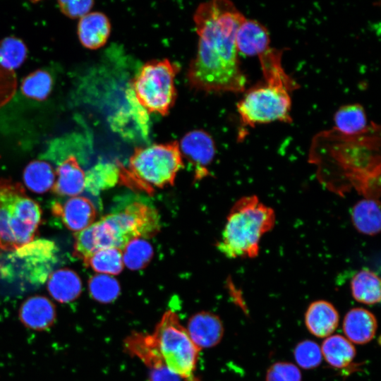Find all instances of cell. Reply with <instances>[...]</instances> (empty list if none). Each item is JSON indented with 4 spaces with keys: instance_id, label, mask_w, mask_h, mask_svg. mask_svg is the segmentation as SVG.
<instances>
[{
    "instance_id": "obj_20",
    "label": "cell",
    "mask_w": 381,
    "mask_h": 381,
    "mask_svg": "<svg viewBox=\"0 0 381 381\" xmlns=\"http://www.w3.org/2000/svg\"><path fill=\"white\" fill-rule=\"evenodd\" d=\"M356 229L365 235L375 236L381 227L380 203L378 199L365 198L357 202L351 213Z\"/></svg>"
},
{
    "instance_id": "obj_11",
    "label": "cell",
    "mask_w": 381,
    "mask_h": 381,
    "mask_svg": "<svg viewBox=\"0 0 381 381\" xmlns=\"http://www.w3.org/2000/svg\"><path fill=\"white\" fill-rule=\"evenodd\" d=\"M18 317L25 327L35 331H44L54 324L56 308L47 297L35 295L22 303Z\"/></svg>"
},
{
    "instance_id": "obj_5",
    "label": "cell",
    "mask_w": 381,
    "mask_h": 381,
    "mask_svg": "<svg viewBox=\"0 0 381 381\" xmlns=\"http://www.w3.org/2000/svg\"><path fill=\"white\" fill-rule=\"evenodd\" d=\"M182 167L179 143L154 144L135 150L128 168H121L120 181L129 186L151 193L156 188L173 185Z\"/></svg>"
},
{
    "instance_id": "obj_18",
    "label": "cell",
    "mask_w": 381,
    "mask_h": 381,
    "mask_svg": "<svg viewBox=\"0 0 381 381\" xmlns=\"http://www.w3.org/2000/svg\"><path fill=\"white\" fill-rule=\"evenodd\" d=\"M108 18L102 13H88L82 17L78 25V35L81 44L90 49L102 47L110 34Z\"/></svg>"
},
{
    "instance_id": "obj_32",
    "label": "cell",
    "mask_w": 381,
    "mask_h": 381,
    "mask_svg": "<svg viewBox=\"0 0 381 381\" xmlns=\"http://www.w3.org/2000/svg\"><path fill=\"white\" fill-rule=\"evenodd\" d=\"M265 381H302L300 369L292 363L279 361L267 369Z\"/></svg>"
},
{
    "instance_id": "obj_9",
    "label": "cell",
    "mask_w": 381,
    "mask_h": 381,
    "mask_svg": "<svg viewBox=\"0 0 381 381\" xmlns=\"http://www.w3.org/2000/svg\"><path fill=\"white\" fill-rule=\"evenodd\" d=\"M11 255L21 262V272L30 283H44L56 262L57 247L53 241L37 239L23 246Z\"/></svg>"
},
{
    "instance_id": "obj_17",
    "label": "cell",
    "mask_w": 381,
    "mask_h": 381,
    "mask_svg": "<svg viewBox=\"0 0 381 381\" xmlns=\"http://www.w3.org/2000/svg\"><path fill=\"white\" fill-rule=\"evenodd\" d=\"M55 175L52 191L57 195L75 196L85 188V173L73 155H68L59 164Z\"/></svg>"
},
{
    "instance_id": "obj_24",
    "label": "cell",
    "mask_w": 381,
    "mask_h": 381,
    "mask_svg": "<svg viewBox=\"0 0 381 381\" xmlns=\"http://www.w3.org/2000/svg\"><path fill=\"white\" fill-rule=\"evenodd\" d=\"M334 121L337 131L344 135H358L370 128L364 109L359 104L341 107L335 113Z\"/></svg>"
},
{
    "instance_id": "obj_13",
    "label": "cell",
    "mask_w": 381,
    "mask_h": 381,
    "mask_svg": "<svg viewBox=\"0 0 381 381\" xmlns=\"http://www.w3.org/2000/svg\"><path fill=\"white\" fill-rule=\"evenodd\" d=\"M54 214L61 217L64 224L75 232H79L93 224L96 210L92 202L85 197L75 196L63 205L55 203Z\"/></svg>"
},
{
    "instance_id": "obj_15",
    "label": "cell",
    "mask_w": 381,
    "mask_h": 381,
    "mask_svg": "<svg viewBox=\"0 0 381 381\" xmlns=\"http://www.w3.org/2000/svg\"><path fill=\"white\" fill-rule=\"evenodd\" d=\"M305 325L308 332L319 338L332 334L339 322V314L332 303L325 300L312 302L304 315Z\"/></svg>"
},
{
    "instance_id": "obj_22",
    "label": "cell",
    "mask_w": 381,
    "mask_h": 381,
    "mask_svg": "<svg viewBox=\"0 0 381 381\" xmlns=\"http://www.w3.org/2000/svg\"><path fill=\"white\" fill-rule=\"evenodd\" d=\"M350 288L353 298L358 303L372 306L380 301V279L369 269L358 271L352 277Z\"/></svg>"
},
{
    "instance_id": "obj_23",
    "label": "cell",
    "mask_w": 381,
    "mask_h": 381,
    "mask_svg": "<svg viewBox=\"0 0 381 381\" xmlns=\"http://www.w3.org/2000/svg\"><path fill=\"white\" fill-rule=\"evenodd\" d=\"M121 167L110 162H99L85 174V188L94 195L114 187L121 179Z\"/></svg>"
},
{
    "instance_id": "obj_27",
    "label": "cell",
    "mask_w": 381,
    "mask_h": 381,
    "mask_svg": "<svg viewBox=\"0 0 381 381\" xmlns=\"http://www.w3.org/2000/svg\"><path fill=\"white\" fill-rule=\"evenodd\" d=\"M53 79L46 71L38 69L28 75L22 81L20 90L27 97L43 101L49 95Z\"/></svg>"
},
{
    "instance_id": "obj_3",
    "label": "cell",
    "mask_w": 381,
    "mask_h": 381,
    "mask_svg": "<svg viewBox=\"0 0 381 381\" xmlns=\"http://www.w3.org/2000/svg\"><path fill=\"white\" fill-rule=\"evenodd\" d=\"M275 221L274 210L258 196L243 197L227 216L217 249L228 258H254L262 236L273 229Z\"/></svg>"
},
{
    "instance_id": "obj_28",
    "label": "cell",
    "mask_w": 381,
    "mask_h": 381,
    "mask_svg": "<svg viewBox=\"0 0 381 381\" xmlns=\"http://www.w3.org/2000/svg\"><path fill=\"white\" fill-rule=\"evenodd\" d=\"M123 264L130 270H138L146 266L153 255L152 246L143 238L129 241L123 248Z\"/></svg>"
},
{
    "instance_id": "obj_25",
    "label": "cell",
    "mask_w": 381,
    "mask_h": 381,
    "mask_svg": "<svg viewBox=\"0 0 381 381\" xmlns=\"http://www.w3.org/2000/svg\"><path fill=\"white\" fill-rule=\"evenodd\" d=\"M55 178L53 167L42 160L30 162L23 171V181L26 187L37 193H44L51 189Z\"/></svg>"
},
{
    "instance_id": "obj_26",
    "label": "cell",
    "mask_w": 381,
    "mask_h": 381,
    "mask_svg": "<svg viewBox=\"0 0 381 381\" xmlns=\"http://www.w3.org/2000/svg\"><path fill=\"white\" fill-rule=\"evenodd\" d=\"M85 264L99 274H118L123 267L122 250L116 248L99 250Z\"/></svg>"
},
{
    "instance_id": "obj_19",
    "label": "cell",
    "mask_w": 381,
    "mask_h": 381,
    "mask_svg": "<svg viewBox=\"0 0 381 381\" xmlns=\"http://www.w3.org/2000/svg\"><path fill=\"white\" fill-rule=\"evenodd\" d=\"M50 296L61 303L77 299L82 292V281L79 275L68 268H62L50 274L47 280Z\"/></svg>"
},
{
    "instance_id": "obj_34",
    "label": "cell",
    "mask_w": 381,
    "mask_h": 381,
    "mask_svg": "<svg viewBox=\"0 0 381 381\" xmlns=\"http://www.w3.org/2000/svg\"><path fill=\"white\" fill-rule=\"evenodd\" d=\"M61 11L71 18H82L89 13L94 2L92 1H59Z\"/></svg>"
},
{
    "instance_id": "obj_10",
    "label": "cell",
    "mask_w": 381,
    "mask_h": 381,
    "mask_svg": "<svg viewBox=\"0 0 381 381\" xmlns=\"http://www.w3.org/2000/svg\"><path fill=\"white\" fill-rule=\"evenodd\" d=\"M180 151L194 167L195 178L201 179L208 174L207 167L215 154L213 139L202 130L187 133L180 143Z\"/></svg>"
},
{
    "instance_id": "obj_2",
    "label": "cell",
    "mask_w": 381,
    "mask_h": 381,
    "mask_svg": "<svg viewBox=\"0 0 381 381\" xmlns=\"http://www.w3.org/2000/svg\"><path fill=\"white\" fill-rule=\"evenodd\" d=\"M258 57L265 82L249 90L237 104L241 121L250 127L276 121L290 123L289 92L297 84L282 66V52L270 48Z\"/></svg>"
},
{
    "instance_id": "obj_31",
    "label": "cell",
    "mask_w": 381,
    "mask_h": 381,
    "mask_svg": "<svg viewBox=\"0 0 381 381\" xmlns=\"http://www.w3.org/2000/svg\"><path fill=\"white\" fill-rule=\"evenodd\" d=\"M294 356L298 366L306 370L318 367L322 361L320 346L309 339L303 340L296 344Z\"/></svg>"
},
{
    "instance_id": "obj_30",
    "label": "cell",
    "mask_w": 381,
    "mask_h": 381,
    "mask_svg": "<svg viewBox=\"0 0 381 381\" xmlns=\"http://www.w3.org/2000/svg\"><path fill=\"white\" fill-rule=\"evenodd\" d=\"M27 52V47L20 39L5 37L0 41V65L13 71L25 61Z\"/></svg>"
},
{
    "instance_id": "obj_29",
    "label": "cell",
    "mask_w": 381,
    "mask_h": 381,
    "mask_svg": "<svg viewBox=\"0 0 381 381\" xmlns=\"http://www.w3.org/2000/svg\"><path fill=\"white\" fill-rule=\"evenodd\" d=\"M88 289L91 297L101 303L114 301L121 291L118 281L112 276L104 274L92 276L88 282Z\"/></svg>"
},
{
    "instance_id": "obj_33",
    "label": "cell",
    "mask_w": 381,
    "mask_h": 381,
    "mask_svg": "<svg viewBox=\"0 0 381 381\" xmlns=\"http://www.w3.org/2000/svg\"><path fill=\"white\" fill-rule=\"evenodd\" d=\"M16 85L17 80L14 72L0 65V107L12 98Z\"/></svg>"
},
{
    "instance_id": "obj_1",
    "label": "cell",
    "mask_w": 381,
    "mask_h": 381,
    "mask_svg": "<svg viewBox=\"0 0 381 381\" xmlns=\"http://www.w3.org/2000/svg\"><path fill=\"white\" fill-rule=\"evenodd\" d=\"M245 18L229 1L205 2L197 8L198 51L187 72L191 87L207 92L244 90L246 78L238 59L236 35Z\"/></svg>"
},
{
    "instance_id": "obj_7",
    "label": "cell",
    "mask_w": 381,
    "mask_h": 381,
    "mask_svg": "<svg viewBox=\"0 0 381 381\" xmlns=\"http://www.w3.org/2000/svg\"><path fill=\"white\" fill-rule=\"evenodd\" d=\"M179 70L169 59L145 64L133 80L135 100L148 112L167 115L176 97L174 78Z\"/></svg>"
},
{
    "instance_id": "obj_16",
    "label": "cell",
    "mask_w": 381,
    "mask_h": 381,
    "mask_svg": "<svg viewBox=\"0 0 381 381\" xmlns=\"http://www.w3.org/2000/svg\"><path fill=\"white\" fill-rule=\"evenodd\" d=\"M270 42L267 29L256 20L245 18L237 30L236 49L244 55L259 56L270 48Z\"/></svg>"
},
{
    "instance_id": "obj_14",
    "label": "cell",
    "mask_w": 381,
    "mask_h": 381,
    "mask_svg": "<svg viewBox=\"0 0 381 381\" xmlns=\"http://www.w3.org/2000/svg\"><path fill=\"white\" fill-rule=\"evenodd\" d=\"M342 329L344 337L353 344H365L377 332V320L375 315L363 308H353L345 315Z\"/></svg>"
},
{
    "instance_id": "obj_6",
    "label": "cell",
    "mask_w": 381,
    "mask_h": 381,
    "mask_svg": "<svg viewBox=\"0 0 381 381\" xmlns=\"http://www.w3.org/2000/svg\"><path fill=\"white\" fill-rule=\"evenodd\" d=\"M151 336L164 364L171 373L184 381H200L195 370L200 350L176 312L166 311Z\"/></svg>"
},
{
    "instance_id": "obj_8",
    "label": "cell",
    "mask_w": 381,
    "mask_h": 381,
    "mask_svg": "<svg viewBox=\"0 0 381 381\" xmlns=\"http://www.w3.org/2000/svg\"><path fill=\"white\" fill-rule=\"evenodd\" d=\"M98 224L110 246L121 250L133 239L155 236L161 226L157 210L140 202L103 217Z\"/></svg>"
},
{
    "instance_id": "obj_4",
    "label": "cell",
    "mask_w": 381,
    "mask_h": 381,
    "mask_svg": "<svg viewBox=\"0 0 381 381\" xmlns=\"http://www.w3.org/2000/svg\"><path fill=\"white\" fill-rule=\"evenodd\" d=\"M41 217L40 206L20 183L0 179V249L15 251L33 241Z\"/></svg>"
},
{
    "instance_id": "obj_12",
    "label": "cell",
    "mask_w": 381,
    "mask_h": 381,
    "mask_svg": "<svg viewBox=\"0 0 381 381\" xmlns=\"http://www.w3.org/2000/svg\"><path fill=\"white\" fill-rule=\"evenodd\" d=\"M195 346L202 350L218 344L224 335L221 319L210 312H200L190 318L186 327Z\"/></svg>"
},
{
    "instance_id": "obj_21",
    "label": "cell",
    "mask_w": 381,
    "mask_h": 381,
    "mask_svg": "<svg viewBox=\"0 0 381 381\" xmlns=\"http://www.w3.org/2000/svg\"><path fill=\"white\" fill-rule=\"evenodd\" d=\"M320 349L322 358L330 366L339 369L349 365L356 354L354 345L340 334H332L326 337Z\"/></svg>"
}]
</instances>
